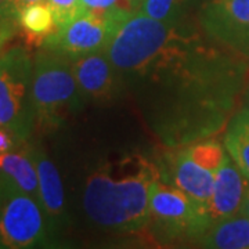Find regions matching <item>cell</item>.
<instances>
[{"instance_id":"cell-1","label":"cell","mask_w":249,"mask_h":249,"mask_svg":"<svg viewBox=\"0 0 249 249\" xmlns=\"http://www.w3.org/2000/svg\"><path fill=\"white\" fill-rule=\"evenodd\" d=\"M104 52L162 144L186 147L220 132L248 80L247 58L186 21L127 11Z\"/></svg>"},{"instance_id":"cell-2","label":"cell","mask_w":249,"mask_h":249,"mask_svg":"<svg viewBox=\"0 0 249 249\" xmlns=\"http://www.w3.org/2000/svg\"><path fill=\"white\" fill-rule=\"evenodd\" d=\"M158 178L157 165L139 154L104 162L86 178L85 213L107 231H140L150 222V190Z\"/></svg>"},{"instance_id":"cell-3","label":"cell","mask_w":249,"mask_h":249,"mask_svg":"<svg viewBox=\"0 0 249 249\" xmlns=\"http://www.w3.org/2000/svg\"><path fill=\"white\" fill-rule=\"evenodd\" d=\"M80 94L70 57L42 47L34 57L32 107L35 127L40 132L57 130L68 118L80 111Z\"/></svg>"},{"instance_id":"cell-4","label":"cell","mask_w":249,"mask_h":249,"mask_svg":"<svg viewBox=\"0 0 249 249\" xmlns=\"http://www.w3.org/2000/svg\"><path fill=\"white\" fill-rule=\"evenodd\" d=\"M34 58L24 46L0 54V126L28 142L35 130L32 107Z\"/></svg>"},{"instance_id":"cell-5","label":"cell","mask_w":249,"mask_h":249,"mask_svg":"<svg viewBox=\"0 0 249 249\" xmlns=\"http://www.w3.org/2000/svg\"><path fill=\"white\" fill-rule=\"evenodd\" d=\"M168 240H198L211 226L208 209L184 191L158 178L150 190V222Z\"/></svg>"},{"instance_id":"cell-6","label":"cell","mask_w":249,"mask_h":249,"mask_svg":"<svg viewBox=\"0 0 249 249\" xmlns=\"http://www.w3.org/2000/svg\"><path fill=\"white\" fill-rule=\"evenodd\" d=\"M55 242L39 201L10 186L0 202V249L50 247Z\"/></svg>"},{"instance_id":"cell-7","label":"cell","mask_w":249,"mask_h":249,"mask_svg":"<svg viewBox=\"0 0 249 249\" xmlns=\"http://www.w3.org/2000/svg\"><path fill=\"white\" fill-rule=\"evenodd\" d=\"M127 11L133 10L114 9L107 13L82 11L71 21L57 28L42 47L55 50L70 57L72 61L88 54L103 52Z\"/></svg>"},{"instance_id":"cell-8","label":"cell","mask_w":249,"mask_h":249,"mask_svg":"<svg viewBox=\"0 0 249 249\" xmlns=\"http://www.w3.org/2000/svg\"><path fill=\"white\" fill-rule=\"evenodd\" d=\"M198 19L208 37L249 58V0H208Z\"/></svg>"},{"instance_id":"cell-9","label":"cell","mask_w":249,"mask_h":249,"mask_svg":"<svg viewBox=\"0 0 249 249\" xmlns=\"http://www.w3.org/2000/svg\"><path fill=\"white\" fill-rule=\"evenodd\" d=\"M72 70L85 101H112L124 91V80L104 50L73 60Z\"/></svg>"},{"instance_id":"cell-10","label":"cell","mask_w":249,"mask_h":249,"mask_svg":"<svg viewBox=\"0 0 249 249\" xmlns=\"http://www.w3.org/2000/svg\"><path fill=\"white\" fill-rule=\"evenodd\" d=\"M39 183V204L42 206L49 222L50 231L57 241V237L67 226V211H65V194L61 176L57 166L42 145L31 144Z\"/></svg>"},{"instance_id":"cell-11","label":"cell","mask_w":249,"mask_h":249,"mask_svg":"<svg viewBox=\"0 0 249 249\" xmlns=\"http://www.w3.org/2000/svg\"><path fill=\"white\" fill-rule=\"evenodd\" d=\"M248 183L227 154L220 168L214 172L213 193L208 206L212 224L240 213Z\"/></svg>"},{"instance_id":"cell-12","label":"cell","mask_w":249,"mask_h":249,"mask_svg":"<svg viewBox=\"0 0 249 249\" xmlns=\"http://www.w3.org/2000/svg\"><path fill=\"white\" fill-rule=\"evenodd\" d=\"M173 150V154H168V173H162V178L168 175L173 186L184 191L187 196H190L194 201L208 209L213 193L214 172L205 169L196 163L190 158L186 147H178Z\"/></svg>"},{"instance_id":"cell-13","label":"cell","mask_w":249,"mask_h":249,"mask_svg":"<svg viewBox=\"0 0 249 249\" xmlns=\"http://www.w3.org/2000/svg\"><path fill=\"white\" fill-rule=\"evenodd\" d=\"M0 173L13 188L39 201L37 172L28 142L13 151L0 154Z\"/></svg>"},{"instance_id":"cell-14","label":"cell","mask_w":249,"mask_h":249,"mask_svg":"<svg viewBox=\"0 0 249 249\" xmlns=\"http://www.w3.org/2000/svg\"><path fill=\"white\" fill-rule=\"evenodd\" d=\"M196 241L204 248L249 249V217L238 213L214 223Z\"/></svg>"},{"instance_id":"cell-15","label":"cell","mask_w":249,"mask_h":249,"mask_svg":"<svg viewBox=\"0 0 249 249\" xmlns=\"http://www.w3.org/2000/svg\"><path fill=\"white\" fill-rule=\"evenodd\" d=\"M17 19L19 32H22L29 45L42 46L58 28L53 10L47 1L28 4L19 10Z\"/></svg>"},{"instance_id":"cell-16","label":"cell","mask_w":249,"mask_h":249,"mask_svg":"<svg viewBox=\"0 0 249 249\" xmlns=\"http://www.w3.org/2000/svg\"><path fill=\"white\" fill-rule=\"evenodd\" d=\"M224 148L249 181V108L232 115L224 134Z\"/></svg>"},{"instance_id":"cell-17","label":"cell","mask_w":249,"mask_h":249,"mask_svg":"<svg viewBox=\"0 0 249 249\" xmlns=\"http://www.w3.org/2000/svg\"><path fill=\"white\" fill-rule=\"evenodd\" d=\"M194 0H137L134 11L160 22H181L188 14Z\"/></svg>"},{"instance_id":"cell-18","label":"cell","mask_w":249,"mask_h":249,"mask_svg":"<svg viewBox=\"0 0 249 249\" xmlns=\"http://www.w3.org/2000/svg\"><path fill=\"white\" fill-rule=\"evenodd\" d=\"M186 150L190 158L196 163L212 172H216L220 168V165L227 155L222 144L211 139L199 140L190 145H186Z\"/></svg>"},{"instance_id":"cell-19","label":"cell","mask_w":249,"mask_h":249,"mask_svg":"<svg viewBox=\"0 0 249 249\" xmlns=\"http://www.w3.org/2000/svg\"><path fill=\"white\" fill-rule=\"evenodd\" d=\"M52 7L57 27L71 21L83 11L82 0H46Z\"/></svg>"},{"instance_id":"cell-20","label":"cell","mask_w":249,"mask_h":249,"mask_svg":"<svg viewBox=\"0 0 249 249\" xmlns=\"http://www.w3.org/2000/svg\"><path fill=\"white\" fill-rule=\"evenodd\" d=\"M137 0H82L83 11L107 13L114 9L133 10L136 9Z\"/></svg>"},{"instance_id":"cell-21","label":"cell","mask_w":249,"mask_h":249,"mask_svg":"<svg viewBox=\"0 0 249 249\" xmlns=\"http://www.w3.org/2000/svg\"><path fill=\"white\" fill-rule=\"evenodd\" d=\"M18 32H19V27H18L17 18L9 17L0 13V52Z\"/></svg>"},{"instance_id":"cell-22","label":"cell","mask_w":249,"mask_h":249,"mask_svg":"<svg viewBox=\"0 0 249 249\" xmlns=\"http://www.w3.org/2000/svg\"><path fill=\"white\" fill-rule=\"evenodd\" d=\"M25 142H22L17 134L13 133L11 130L0 126V154L13 151Z\"/></svg>"},{"instance_id":"cell-23","label":"cell","mask_w":249,"mask_h":249,"mask_svg":"<svg viewBox=\"0 0 249 249\" xmlns=\"http://www.w3.org/2000/svg\"><path fill=\"white\" fill-rule=\"evenodd\" d=\"M0 13L4 16H9V17L18 18L17 11L13 6V0H0Z\"/></svg>"},{"instance_id":"cell-24","label":"cell","mask_w":249,"mask_h":249,"mask_svg":"<svg viewBox=\"0 0 249 249\" xmlns=\"http://www.w3.org/2000/svg\"><path fill=\"white\" fill-rule=\"evenodd\" d=\"M39 1H46V0H13V6L17 11V14L19 13V10L24 9L28 4H32V3H39Z\"/></svg>"},{"instance_id":"cell-25","label":"cell","mask_w":249,"mask_h":249,"mask_svg":"<svg viewBox=\"0 0 249 249\" xmlns=\"http://www.w3.org/2000/svg\"><path fill=\"white\" fill-rule=\"evenodd\" d=\"M240 214H244V216H248L249 217V183L248 187H247V191H245V196H244L242 205H241Z\"/></svg>"},{"instance_id":"cell-26","label":"cell","mask_w":249,"mask_h":249,"mask_svg":"<svg viewBox=\"0 0 249 249\" xmlns=\"http://www.w3.org/2000/svg\"><path fill=\"white\" fill-rule=\"evenodd\" d=\"M9 181L4 178V176L0 173V202H1V199H3V196H4V194L7 193V190H9Z\"/></svg>"},{"instance_id":"cell-27","label":"cell","mask_w":249,"mask_h":249,"mask_svg":"<svg viewBox=\"0 0 249 249\" xmlns=\"http://www.w3.org/2000/svg\"><path fill=\"white\" fill-rule=\"evenodd\" d=\"M248 108H249V94H248Z\"/></svg>"}]
</instances>
